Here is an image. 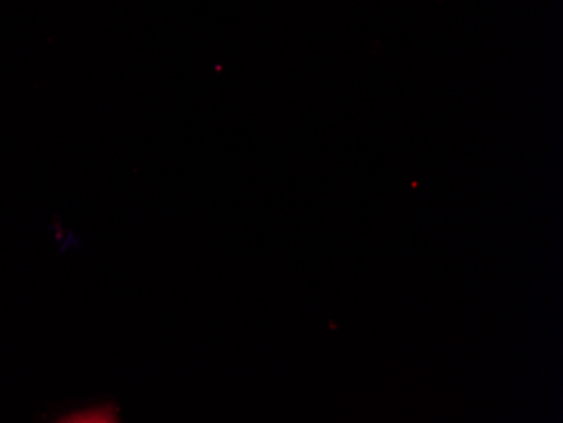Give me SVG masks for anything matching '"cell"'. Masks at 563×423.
<instances>
[]
</instances>
